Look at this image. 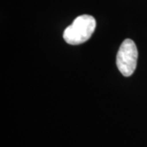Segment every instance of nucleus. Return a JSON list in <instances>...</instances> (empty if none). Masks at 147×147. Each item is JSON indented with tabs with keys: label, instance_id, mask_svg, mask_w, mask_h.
Returning a JSON list of instances; mask_svg holds the SVG:
<instances>
[{
	"label": "nucleus",
	"instance_id": "obj_1",
	"mask_svg": "<svg viewBox=\"0 0 147 147\" xmlns=\"http://www.w3.org/2000/svg\"><path fill=\"white\" fill-rule=\"evenodd\" d=\"M96 26V20L90 15H81L64 31L65 41L70 45L82 44L89 39Z\"/></svg>",
	"mask_w": 147,
	"mask_h": 147
},
{
	"label": "nucleus",
	"instance_id": "obj_2",
	"mask_svg": "<svg viewBox=\"0 0 147 147\" xmlns=\"http://www.w3.org/2000/svg\"><path fill=\"white\" fill-rule=\"evenodd\" d=\"M137 52L136 43L131 39L127 38L122 42L116 57V65L120 73L129 77L134 73L137 68Z\"/></svg>",
	"mask_w": 147,
	"mask_h": 147
}]
</instances>
